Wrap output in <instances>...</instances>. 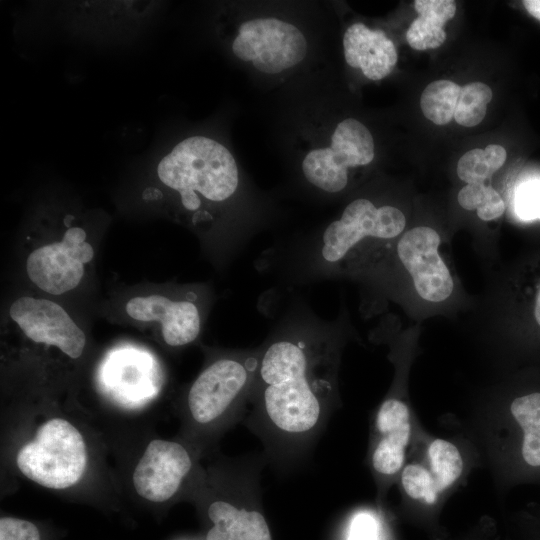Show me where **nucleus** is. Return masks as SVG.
Wrapping results in <instances>:
<instances>
[{
    "mask_svg": "<svg viewBox=\"0 0 540 540\" xmlns=\"http://www.w3.org/2000/svg\"><path fill=\"white\" fill-rule=\"evenodd\" d=\"M511 414L523 432L521 456L531 467H540V393L515 398Z\"/></svg>",
    "mask_w": 540,
    "mask_h": 540,
    "instance_id": "nucleus-19",
    "label": "nucleus"
},
{
    "mask_svg": "<svg viewBox=\"0 0 540 540\" xmlns=\"http://www.w3.org/2000/svg\"><path fill=\"white\" fill-rule=\"evenodd\" d=\"M491 88L482 82H472L461 88L454 118L464 127H473L482 122L487 105L492 100Z\"/></svg>",
    "mask_w": 540,
    "mask_h": 540,
    "instance_id": "nucleus-21",
    "label": "nucleus"
},
{
    "mask_svg": "<svg viewBox=\"0 0 540 540\" xmlns=\"http://www.w3.org/2000/svg\"><path fill=\"white\" fill-rule=\"evenodd\" d=\"M516 209L524 219L540 217V181H532L521 187L516 196Z\"/></svg>",
    "mask_w": 540,
    "mask_h": 540,
    "instance_id": "nucleus-23",
    "label": "nucleus"
},
{
    "mask_svg": "<svg viewBox=\"0 0 540 540\" xmlns=\"http://www.w3.org/2000/svg\"><path fill=\"white\" fill-rule=\"evenodd\" d=\"M378 531L376 518L368 512H360L352 519L347 540H378Z\"/></svg>",
    "mask_w": 540,
    "mask_h": 540,
    "instance_id": "nucleus-25",
    "label": "nucleus"
},
{
    "mask_svg": "<svg viewBox=\"0 0 540 540\" xmlns=\"http://www.w3.org/2000/svg\"><path fill=\"white\" fill-rule=\"evenodd\" d=\"M9 314L32 341L56 346L74 359L81 356L85 334L57 303L23 296L12 303Z\"/></svg>",
    "mask_w": 540,
    "mask_h": 540,
    "instance_id": "nucleus-11",
    "label": "nucleus"
},
{
    "mask_svg": "<svg viewBox=\"0 0 540 540\" xmlns=\"http://www.w3.org/2000/svg\"><path fill=\"white\" fill-rule=\"evenodd\" d=\"M484 153L491 169L496 172L506 161L507 153L503 146L491 144L484 148Z\"/></svg>",
    "mask_w": 540,
    "mask_h": 540,
    "instance_id": "nucleus-28",
    "label": "nucleus"
},
{
    "mask_svg": "<svg viewBox=\"0 0 540 540\" xmlns=\"http://www.w3.org/2000/svg\"><path fill=\"white\" fill-rule=\"evenodd\" d=\"M439 233L428 226L403 232L395 244L398 261L408 272L418 296L427 302L440 303L454 291L453 276L440 255Z\"/></svg>",
    "mask_w": 540,
    "mask_h": 540,
    "instance_id": "nucleus-9",
    "label": "nucleus"
},
{
    "mask_svg": "<svg viewBox=\"0 0 540 540\" xmlns=\"http://www.w3.org/2000/svg\"><path fill=\"white\" fill-rule=\"evenodd\" d=\"M0 540H40L38 528L31 522L13 517L0 520Z\"/></svg>",
    "mask_w": 540,
    "mask_h": 540,
    "instance_id": "nucleus-24",
    "label": "nucleus"
},
{
    "mask_svg": "<svg viewBox=\"0 0 540 540\" xmlns=\"http://www.w3.org/2000/svg\"><path fill=\"white\" fill-rule=\"evenodd\" d=\"M258 495L256 487L243 503L213 501L207 510L212 527L206 540H272L264 515L253 506V498Z\"/></svg>",
    "mask_w": 540,
    "mask_h": 540,
    "instance_id": "nucleus-17",
    "label": "nucleus"
},
{
    "mask_svg": "<svg viewBox=\"0 0 540 540\" xmlns=\"http://www.w3.org/2000/svg\"><path fill=\"white\" fill-rule=\"evenodd\" d=\"M374 427L371 465L378 476L388 479L401 472L405 465L406 448L411 436L407 404L396 397L386 398L377 410Z\"/></svg>",
    "mask_w": 540,
    "mask_h": 540,
    "instance_id": "nucleus-15",
    "label": "nucleus"
},
{
    "mask_svg": "<svg viewBox=\"0 0 540 540\" xmlns=\"http://www.w3.org/2000/svg\"><path fill=\"white\" fill-rule=\"evenodd\" d=\"M197 301L194 292L178 299L163 295L137 296L127 302L125 309L134 320L159 322L165 343L181 347L195 341L201 332L203 316Z\"/></svg>",
    "mask_w": 540,
    "mask_h": 540,
    "instance_id": "nucleus-12",
    "label": "nucleus"
},
{
    "mask_svg": "<svg viewBox=\"0 0 540 540\" xmlns=\"http://www.w3.org/2000/svg\"><path fill=\"white\" fill-rule=\"evenodd\" d=\"M414 8L418 17L406 32L409 46L419 51L438 48L446 40L444 25L455 16V1L416 0Z\"/></svg>",
    "mask_w": 540,
    "mask_h": 540,
    "instance_id": "nucleus-18",
    "label": "nucleus"
},
{
    "mask_svg": "<svg viewBox=\"0 0 540 540\" xmlns=\"http://www.w3.org/2000/svg\"><path fill=\"white\" fill-rule=\"evenodd\" d=\"M505 211V204L500 194L494 189L485 203L476 210L482 221H493L500 218Z\"/></svg>",
    "mask_w": 540,
    "mask_h": 540,
    "instance_id": "nucleus-27",
    "label": "nucleus"
},
{
    "mask_svg": "<svg viewBox=\"0 0 540 540\" xmlns=\"http://www.w3.org/2000/svg\"><path fill=\"white\" fill-rule=\"evenodd\" d=\"M192 468L188 451L179 443L153 440L133 473L137 493L153 502L171 498Z\"/></svg>",
    "mask_w": 540,
    "mask_h": 540,
    "instance_id": "nucleus-13",
    "label": "nucleus"
},
{
    "mask_svg": "<svg viewBox=\"0 0 540 540\" xmlns=\"http://www.w3.org/2000/svg\"><path fill=\"white\" fill-rule=\"evenodd\" d=\"M523 5L530 15L540 20V0H525Z\"/></svg>",
    "mask_w": 540,
    "mask_h": 540,
    "instance_id": "nucleus-29",
    "label": "nucleus"
},
{
    "mask_svg": "<svg viewBox=\"0 0 540 540\" xmlns=\"http://www.w3.org/2000/svg\"><path fill=\"white\" fill-rule=\"evenodd\" d=\"M302 157L305 183L324 196H337L348 189L351 171L370 164L375 156L374 139L359 120L345 118Z\"/></svg>",
    "mask_w": 540,
    "mask_h": 540,
    "instance_id": "nucleus-4",
    "label": "nucleus"
},
{
    "mask_svg": "<svg viewBox=\"0 0 540 540\" xmlns=\"http://www.w3.org/2000/svg\"><path fill=\"white\" fill-rule=\"evenodd\" d=\"M461 87L449 80L433 81L426 86L420 98L424 116L437 125H445L454 117Z\"/></svg>",
    "mask_w": 540,
    "mask_h": 540,
    "instance_id": "nucleus-20",
    "label": "nucleus"
},
{
    "mask_svg": "<svg viewBox=\"0 0 540 540\" xmlns=\"http://www.w3.org/2000/svg\"><path fill=\"white\" fill-rule=\"evenodd\" d=\"M406 217L393 205L377 206L368 198H356L312 235L288 245L279 259L282 271L293 283H310L352 276L405 230Z\"/></svg>",
    "mask_w": 540,
    "mask_h": 540,
    "instance_id": "nucleus-2",
    "label": "nucleus"
},
{
    "mask_svg": "<svg viewBox=\"0 0 540 540\" xmlns=\"http://www.w3.org/2000/svg\"><path fill=\"white\" fill-rule=\"evenodd\" d=\"M494 190L483 183H472L463 186L457 196L459 205L468 211L479 209Z\"/></svg>",
    "mask_w": 540,
    "mask_h": 540,
    "instance_id": "nucleus-26",
    "label": "nucleus"
},
{
    "mask_svg": "<svg viewBox=\"0 0 540 540\" xmlns=\"http://www.w3.org/2000/svg\"><path fill=\"white\" fill-rule=\"evenodd\" d=\"M457 175L466 184L485 183L495 172L491 169L484 149L475 148L463 154L457 164Z\"/></svg>",
    "mask_w": 540,
    "mask_h": 540,
    "instance_id": "nucleus-22",
    "label": "nucleus"
},
{
    "mask_svg": "<svg viewBox=\"0 0 540 540\" xmlns=\"http://www.w3.org/2000/svg\"><path fill=\"white\" fill-rule=\"evenodd\" d=\"M87 461L80 432L68 421L55 418L43 423L33 441L17 455V466L32 481L52 489H64L79 481Z\"/></svg>",
    "mask_w": 540,
    "mask_h": 540,
    "instance_id": "nucleus-6",
    "label": "nucleus"
},
{
    "mask_svg": "<svg viewBox=\"0 0 540 540\" xmlns=\"http://www.w3.org/2000/svg\"><path fill=\"white\" fill-rule=\"evenodd\" d=\"M534 317L537 324L540 326V288L536 295L535 306H534Z\"/></svg>",
    "mask_w": 540,
    "mask_h": 540,
    "instance_id": "nucleus-30",
    "label": "nucleus"
},
{
    "mask_svg": "<svg viewBox=\"0 0 540 540\" xmlns=\"http://www.w3.org/2000/svg\"><path fill=\"white\" fill-rule=\"evenodd\" d=\"M342 42L346 63L359 69L369 80L385 78L396 66V47L381 29H371L357 22L346 29Z\"/></svg>",
    "mask_w": 540,
    "mask_h": 540,
    "instance_id": "nucleus-16",
    "label": "nucleus"
},
{
    "mask_svg": "<svg viewBox=\"0 0 540 540\" xmlns=\"http://www.w3.org/2000/svg\"><path fill=\"white\" fill-rule=\"evenodd\" d=\"M85 238L82 228L72 227L66 230L62 241L35 249L27 258L29 279L41 290L54 295L77 287L84 275V264L94 256Z\"/></svg>",
    "mask_w": 540,
    "mask_h": 540,
    "instance_id": "nucleus-10",
    "label": "nucleus"
},
{
    "mask_svg": "<svg viewBox=\"0 0 540 540\" xmlns=\"http://www.w3.org/2000/svg\"><path fill=\"white\" fill-rule=\"evenodd\" d=\"M260 360V346L214 359L191 385L187 404L201 425L216 422L232 410L246 411Z\"/></svg>",
    "mask_w": 540,
    "mask_h": 540,
    "instance_id": "nucleus-5",
    "label": "nucleus"
},
{
    "mask_svg": "<svg viewBox=\"0 0 540 540\" xmlns=\"http://www.w3.org/2000/svg\"><path fill=\"white\" fill-rule=\"evenodd\" d=\"M102 391L115 403L138 408L153 399L163 385V372L147 351L133 347L112 350L99 368Z\"/></svg>",
    "mask_w": 540,
    "mask_h": 540,
    "instance_id": "nucleus-8",
    "label": "nucleus"
},
{
    "mask_svg": "<svg viewBox=\"0 0 540 540\" xmlns=\"http://www.w3.org/2000/svg\"><path fill=\"white\" fill-rule=\"evenodd\" d=\"M157 175L179 195L194 225L213 223L207 208L233 210L259 224L234 156L215 139L195 135L182 140L160 160Z\"/></svg>",
    "mask_w": 540,
    "mask_h": 540,
    "instance_id": "nucleus-3",
    "label": "nucleus"
},
{
    "mask_svg": "<svg viewBox=\"0 0 540 540\" xmlns=\"http://www.w3.org/2000/svg\"><path fill=\"white\" fill-rule=\"evenodd\" d=\"M342 325L296 305L260 346L247 423L273 453L298 455L323 430L338 401Z\"/></svg>",
    "mask_w": 540,
    "mask_h": 540,
    "instance_id": "nucleus-1",
    "label": "nucleus"
},
{
    "mask_svg": "<svg viewBox=\"0 0 540 540\" xmlns=\"http://www.w3.org/2000/svg\"><path fill=\"white\" fill-rule=\"evenodd\" d=\"M427 462L405 464L400 472L402 488L411 499L433 504L463 472V458L455 444L437 438L427 447Z\"/></svg>",
    "mask_w": 540,
    "mask_h": 540,
    "instance_id": "nucleus-14",
    "label": "nucleus"
},
{
    "mask_svg": "<svg viewBox=\"0 0 540 540\" xmlns=\"http://www.w3.org/2000/svg\"><path fill=\"white\" fill-rule=\"evenodd\" d=\"M233 54L265 75L297 67L307 56L308 41L295 24L277 17L243 21L231 43Z\"/></svg>",
    "mask_w": 540,
    "mask_h": 540,
    "instance_id": "nucleus-7",
    "label": "nucleus"
}]
</instances>
